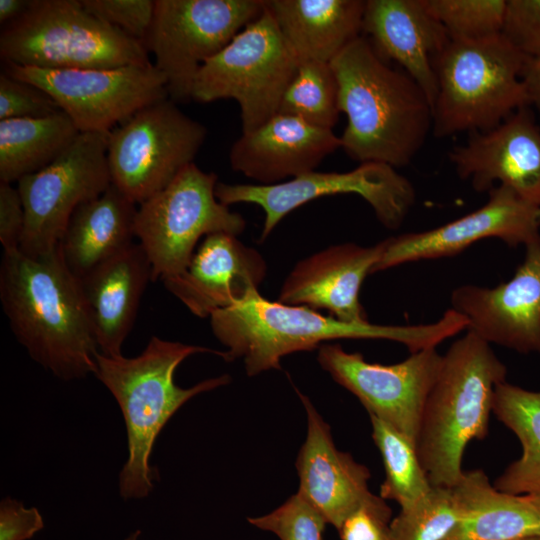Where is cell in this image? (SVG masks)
<instances>
[{
	"label": "cell",
	"instance_id": "8992f818",
	"mask_svg": "<svg viewBox=\"0 0 540 540\" xmlns=\"http://www.w3.org/2000/svg\"><path fill=\"white\" fill-rule=\"evenodd\" d=\"M528 61L502 33L449 39L434 61L433 134L488 131L529 106L522 78Z\"/></svg>",
	"mask_w": 540,
	"mask_h": 540
},
{
	"label": "cell",
	"instance_id": "8fae6325",
	"mask_svg": "<svg viewBox=\"0 0 540 540\" xmlns=\"http://www.w3.org/2000/svg\"><path fill=\"white\" fill-rule=\"evenodd\" d=\"M206 136V127L169 98L140 109L109 133L112 184L141 204L194 163Z\"/></svg>",
	"mask_w": 540,
	"mask_h": 540
},
{
	"label": "cell",
	"instance_id": "ac0fdd59",
	"mask_svg": "<svg viewBox=\"0 0 540 540\" xmlns=\"http://www.w3.org/2000/svg\"><path fill=\"white\" fill-rule=\"evenodd\" d=\"M448 157L458 176L475 191L504 185L540 208V123L529 106L493 129L469 133Z\"/></svg>",
	"mask_w": 540,
	"mask_h": 540
},
{
	"label": "cell",
	"instance_id": "7bdbcfd3",
	"mask_svg": "<svg viewBox=\"0 0 540 540\" xmlns=\"http://www.w3.org/2000/svg\"><path fill=\"white\" fill-rule=\"evenodd\" d=\"M140 535H141V531L135 530L132 533H130L125 540H138Z\"/></svg>",
	"mask_w": 540,
	"mask_h": 540
},
{
	"label": "cell",
	"instance_id": "d590c367",
	"mask_svg": "<svg viewBox=\"0 0 540 540\" xmlns=\"http://www.w3.org/2000/svg\"><path fill=\"white\" fill-rule=\"evenodd\" d=\"M60 110L54 99L41 88L4 71L0 74V120L41 118Z\"/></svg>",
	"mask_w": 540,
	"mask_h": 540
},
{
	"label": "cell",
	"instance_id": "6da1fadb",
	"mask_svg": "<svg viewBox=\"0 0 540 540\" xmlns=\"http://www.w3.org/2000/svg\"><path fill=\"white\" fill-rule=\"evenodd\" d=\"M213 335L225 347L221 356L241 359L248 376L279 369L281 359L300 351L318 349L338 339H378L403 344L410 353L436 348L467 329V319L448 309L436 322L419 325L349 323L302 305H288L252 290L236 304L210 317Z\"/></svg>",
	"mask_w": 540,
	"mask_h": 540
},
{
	"label": "cell",
	"instance_id": "5b68a950",
	"mask_svg": "<svg viewBox=\"0 0 540 540\" xmlns=\"http://www.w3.org/2000/svg\"><path fill=\"white\" fill-rule=\"evenodd\" d=\"M506 375L490 344L469 330L442 355L416 443L431 486L452 488L459 481L468 443L488 435L494 391Z\"/></svg>",
	"mask_w": 540,
	"mask_h": 540
},
{
	"label": "cell",
	"instance_id": "ab89813d",
	"mask_svg": "<svg viewBox=\"0 0 540 540\" xmlns=\"http://www.w3.org/2000/svg\"><path fill=\"white\" fill-rule=\"evenodd\" d=\"M25 211L17 188L0 181V241L4 251L19 249Z\"/></svg>",
	"mask_w": 540,
	"mask_h": 540
},
{
	"label": "cell",
	"instance_id": "836d02e7",
	"mask_svg": "<svg viewBox=\"0 0 540 540\" xmlns=\"http://www.w3.org/2000/svg\"><path fill=\"white\" fill-rule=\"evenodd\" d=\"M256 528L280 540H322L327 522L298 493L272 512L248 518Z\"/></svg>",
	"mask_w": 540,
	"mask_h": 540
},
{
	"label": "cell",
	"instance_id": "b9f144b4",
	"mask_svg": "<svg viewBox=\"0 0 540 540\" xmlns=\"http://www.w3.org/2000/svg\"><path fill=\"white\" fill-rule=\"evenodd\" d=\"M33 0H0V22L8 24L21 17L32 5Z\"/></svg>",
	"mask_w": 540,
	"mask_h": 540
},
{
	"label": "cell",
	"instance_id": "277c9868",
	"mask_svg": "<svg viewBox=\"0 0 540 540\" xmlns=\"http://www.w3.org/2000/svg\"><path fill=\"white\" fill-rule=\"evenodd\" d=\"M206 352L221 356V351L152 336L136 357H108L96 353L95 376L114 396L126 425L128 458L119 474V492L123 499L145 498L153 490L158 471L150 465L151 452L174 413L196 395L230 383L227 374L189 388L175 383L178 366L189 356Z\"/></svg>",
	"mask_w": 540,
	"mask_h": 540
},
{
	"label": "cell",
	"instance_id": "d4e9b609",
	"mask_svg": "<svg viewBox=\"0 0 540 540\" xmlns=\"http://www.w3.org/2000/svg\"><path fill=\"white\" fill-rule=\"evenodd\" d=\"M451 490L458 518L444 540L540 536V510L532 494L500 491L481 469L464 471Z\"/></svg>",
	"mask_w": 540,
	"mask_h": 540
},
{
	"label": "cell",
	"instance_id": "60d3db41",
	"mask_svg": "<svg viewBox=\"0 0 540 540\" xmlns=\"http://www.w3.org/2000/svg\"><path fill=\"white\" fill-rule=\"evenodd\" d=\"M522 78L526 87L529 106L532 105L535 108L540 123V60H529Z\"/></svg>",
	"mask_w": 540,
	"mask_h": 540
},
{
	"label": "cell",
	"instance_id": "52a82bcc",
	"mask_svg": "<svg viewBox=\"0 0 540 540\" xmlns=\"http://www.w3.org/2000/svg\"><path fill=\"white\" fill-rule=\"evenodd\" d=\"M146 46L89 13L79 0H33L4 25V63L40 69H107L147 64Z\"/></svg>",
	"mask_w": 540,
	"mask_h": 540
},
{
	"label": "cell",
	"instance_id": "7a4b0ae2",
	"mask_svg": "<svg viewBox=\"0 0 540 540\" xmlns=\"http://www.w3.org/2000/svg\"><path fill=\"white\" fill-rule=\"evenodd\" d=\"M0 299L11 330L34 361L64 381L95 375L99 350L89 307L59 245L38 257L3 251Z\"/></svg>",
	"mask_w": 540,
	"mask_h": 540
},
{
	"label": "cell",
	"instance_id": "9a60e30c",
	"mask_svg": "<svg viewBox=\"0 0 540 540\" xmlns=\"http://www.w3.org/2000/svg\"><path fill=\"white\" fill-rule=\"evenodd\" d=\"M317 361L359 399L369 416L391 426L416 448L424 405L442 362L436 348L384 365L370 363L361 353L347 352L340 344L325 343L318 348Z\"/></svg>",
	"mask_w": 540,
	"mask_h": 540
},
{
	"label": "cell",
	"instance_id": "7c38bea8",
	"mask_svg": "<svg viewBox=\"0 0 540 540\" xmlns=\"http://www.w3.org/2000/svg\"><path fill=\"white\" fill-rule=\"evenodd\" d=\"M215 194L227 206L251 203L263 209L265 218L260 241L265 240L291 211L324 196L359 195L389 230L401 227L416 201L412 183L396 168L378 162L360 163L346 172L314 170L272 185L218 182Z\"/></svg>",
	"mask_w": 540,
	"mask_h": 540
},
{
	"label": "cell",
	"instance_id": "8d00e7d4",
	"mask_svg": "<svg viewBox=\"0 0 540 540\" xmlns=\"http://www.w3.org/2000/svg\"><path fill=\"white\" fill-rule=\"evenodd\" d=\"M501 33L528 60H540V0H506Z\"/></svg>",
	"mask_w": 540,
	"mask_h": 540
},
{
	"label": "cell",
	"instance_id": "4dcf8cb0",
	"mask_svg": "<svg viewBox=\"0 0 540 540\" xmlns=\"http://www.w3.org/2000/svg\"><path fill=\"white\" fill-rule=\"evenodd\" d=\"M278 113L331 129L340 114L339 87L330 63L302 60L286 89Z\"/></svg>",
	"mask_w": 540,
	"mask_h": 540
},
{
	"label": "cell",
	"instance_id": "3957f363",
	"mask_svg": "<svg viewBox=\"0 0 540 540\" xmlns=\"http://www.w3.org/2000/svg\"><path fill=\"white\" fill-rule=\"evenodd\" d=\"M347 118L341 148L360 163L407 166L433 128L432 104L403 70L389 66L360 36L331 62Z\"/></svg>",
	"mask_w": 540,
	"mask_h": 540
},
{
	"label": "cell",
	"instance_id": "f546056e",
	"mask_svg": "<svg viewBox=\"0 0 540 540\" xmlns=\"http://www.w3.org/2000/svg\"><path fill=\"white\" fill-rule=\"evenodd\" d=\"M372 438L380 451L385 480L380 497L393 500L401 510L412 507L432 488L415 446L382 420L370 416Z\"/></svg>",
	"mask_w": 540,
	"mask_h": 540
},
{
	"label": "cell",
	"instance_id": "83f0119b",
	"mask_svg": "<svg viewBox=\"0 0 540 540\" xmlns=\"http://www.w3.org/2000/svg\"><path fill=\"white\" fill-rule=\"evenodd\" d=\"M80 131L62 110L41 118L0 120V181L17 182L51 164Z\"/></svg>",
	"mask_w": 540,
	"mask_h": 540
},
{
	"label": "cell",
	"instance_id": "d6a6232c",
	"mask_svg": "<svg viewBox=\"0 0 540 540\" xmlns=\"http://www.w3.org/2000/svg\"><path fill=\"white\" fill-rule=\"evenodd\" d=\"M451 488L433 487L390 522L388 540H444L457 522Z\"/></svg>",
	"mask_w": 540,
	"mask_h": 540
},
{
	"label": "cell",
	"instance_id": "f6af8a7d",
	"mask_svg": "<svg viewBox=\"0 0 540 540\" xmlns=\"http://www.w3.org/2000/svg\"><path fill=\"white\" fill-rule=\"evenodd\" d=\"M531 494L534 496L535 501H536V503H537V505L539 507V510H540V491L535 492V493H531Z\"/></svg>",
	"mask_w": 540,
	"mask_h": 540
},
{
	"label": "cell",
	"instance_id": "44dd1931",
	"mask_svg": "<svg viewBox=\"0 0 540 540\" xmlns=\"http://www.w3.org/2000/svg\"><path fill=\"white\" fill-rule=\"evenodd\" d=\"M385 240L373 246L343 243L299 261L284 280L278 301L324 309L349 323L369 322L359 298L363 281L380 261Z\"/></svg>",
	"mask_w": 540,
	"mask_h": 540
},
{
	"label": "cell",
	"instance_id": "30bf717a",
	"mask_svg": "<svg viewBox=\"0 0 540 540\" xmlns=\"http://www.w3.org/2000/svg\"><path fill=\"white\" fill-rule=\"evenodd\" d=\"M263 10L264 0H156L145 46L169 99L190 101L200 68Z\"/></svg>",
	"mask_w": 540,
	"mask_h": 540
},
{
	"label": "cell",
	"instance_id": "5bb4252c",
	"mask_svg": "<svg viewBox=\"0 0 540 540\" xmlns=\"http://www.w3.org/2000/svg\"><path fill=\"white\" fill-rule=\"evenodd\" d=\"M4 72L47 92L80 133L109 132L140 109L169 98L150 62L107 69H40L4 63Z\"/></svg>",
	"mask_w": 540,
	"mask_h": 540
},
{
	"label": "cell",
	"instance_id": "cb8c5ba5",
	"mask_svg": "<svg viewBox=\"0 0 540 540\" xmlns=\"http://www.w3.org/2000/svg\"><path fill=\"white\" fill-rule=\"evenodd\" d=\"M81 280L99 353L122 356L142 295L152 281L151 263L138 243L104 262Z\"/></svg>",
	"mask_w": 540,
	"mask_h": 540
},
{
	"label": "cell",
	"instance_id": "f35d334b",
	"mask_svg": "<svg viewBox=\"0 0 540 540\" xmlns=\"http://www.w3.org/2000/svg\"><path fill=\"white\" fill-rule=\"evenodd\" d=\"M44 528L37 508H26L11 497L0 503V540H29Z\"/></svg>",
	"mask_w": 540,
	"mask_h": 540
},
{
	"label": "cell",
	"instance_id": "4316f807",
	"mask_svg": "<svg viewBox=\"0 0 540 540\" xmlns=\"http://www.w3.org/2000/svg\"><path fill=\"white\" fill-rule=\"evenodd\" d=\"M264 1L300 61L330 63L361 36L366 1Z\"/></svg>",
	"mask_w": 540,
	"mask_h": 540
},
{
	"label": "cell",
	"instance_id": "2e32d148",
	"mask_svg": "<svg viewBox=\"0 0 540 540\" xmlns=\"http://www.w3.org/2000/svg\"><path fill=\"white\" fill-rule=\"evenodd\" d=\"M488 195L483 206L444 225L385 239L374 273L405 263L452 257L488 238L499 239L509 247L540 241L539 207L504 185H496Z\"/></svg>",
	"mask_w": 540,
	"mask_h": 540
},
{
	"label": "cell",
	"instance_id": "f1b7e54d",
	"mask_svg": "<svg viewBox=\"0 0 540 540\" xmlns=\"http://www.w3.org/2000/svg\"><path fill=\"white\" fill-rule=\"evenodd\" d=\"M492 412L522 445L521 457L504 470L494 486L518 495L540 491V391L504 381L495 388Z\"/></svg>",
	"mask_w": 540,
	"mask_h": 540
},
{
	"label": "cell",
	"instance_id": "603a6c76",
	"mask_svg": "<svg viewBox=\"0 0 540 540\" xmlns=\"http://www.w3.org/2000/svg\"><path fill=\"white\" fill-rule=\"evenodd\" d=\"M362 31L385 61L397 62L421 87L433 108L434 61L450 38L424 0H367Z\"/></svg>",
	"mask_w": 540,
	"mask_h": 540
},
{
	"label": "cell",
	"instance_id": "ba28073f",
	"mask_svg": "<svg viewBox=\"0 0 540 540\" xmlns=\"http://www.w3.org/2000/svg\"><path fill=\"white\" fill-rule=\"evenodd\" d=\"M299 64L264 1L261 15L200 68L192 99L201 103L235 100L242 133H247L279 112Z\"/></svg>",
	"mask_w": 540,
	"mask_h": 540
},
{
	"label": "cell",
	"instance_id": "d6986e66",
	"mask_svg": "<svg viewBox=\"0 0 540 540\" xmlns=\"http://www.w3.org/2000/svg\"><path fill=\"white\" fill-rule=\"evenodd\" d=\"M297 394L307 417L306 438L296 460L297 493L338 531L356 510L384 499L370 492L369 469L337 449L329 425L307 396Z\"/></svg>",
	"mask_w": 540,
	"mask_h": 540
},
{
	"label": "cell",
	"instance_id": "1f68e13d",
	"mask_svg": "<svg viewBox=\"0 0 540 540\" xmlns=\"http://www.w3.org/2000/svg\"><path fill=\"white\" fill-rule=\"evenodd\" d=\"M450 39L477 40L501 33L506 0H424Z\"/></svg>",
	"mask_w": 540,
	"mask_h": 540
},
{
	"label": "cell",
	"instance_id": "9c48e42d",
	"mask_svg": "<svg viewBox=\"0 0 540 540\" xmlns=\"http://www.w3.org/2000/svg\"><path fill=\"white\" fill-rule=\"evenodd\" d=\"M217 175L195 163L186 166L164 189L139 204L135 235L152 267V281L181 274L201 237L240 235L246 221L215 194Z\"/></svg>",
	"mask_w": 540,
	"mask_h": 540
},
{
	"label": "cell",
	"instance_id": "ffe728a7",
	"mask_svg": "<svg viewBox=\"0 0 540 540\" xmlns=\"http://www.w3.org/2000/svg\"><path fill=\"white\" fill-rule=\"evenodd\" d=\"M266 273L259 251L219 232L204 238L181 274L162 282L193 315L209 318L259 289Z\"/></svg>",
	"mask_w": 540,
	"mask_h": 540
},
{
	"label": "cell",
	"instance_id": "7402d4cb",
	"mask_svg": "<svg viewBox=\"0 0 540 540\" xmlns=\"http://www.w3.org/2000/svg\"><path fill=\"white\" fill-rule=\"evenodd\" d=\"M341 148L333 130L277 113L260 127L242 133L229 152L231 168L259 185H272L314 171Z\"/></svg>",
	"mask_w": 540,
	"mask_h": 540
},
{
	"label": "cell",
	"instance_id": "74e56055",
	"mask_svg": "<svg viewBox=\"0 0 540 540\" xmlns=\"http://www.w3.org/2000/svg\"><path fill=\"white\" fill-rule=\"evenodd\" d=\"M392 511L384 500L352 513L338 530L341 540H388Z\"/></svg>",
	"mask_w": 540,
	"mask_h": 540
},
{
	"label": "cell",
	"instance_id": "4fadbf2b",
	"mask_svg": "<svg viewBox=\"0 0 540 540\" xmlns=\"http://www.w3.org/2000/svg\"><path fill=\"white\" fill-rule=\"evenodd\" d=\"M109 132H83L51 164L17 181L25 211L19 250L38 257L54 251L75 209L112 184Z\"/></svg>",
	"mask_w": 540,
	"mask_h": 540
},
{
	"label": "cell",
	"instance_id": "ee69618b",
	"mask_svg": "<svg viewBox=\"0 0 540 540\" xmlns=\"http://www.w3.org/2000/svg\"><path fill=\"white\" fill-rule=\"evenodd\" d=\"M515 540H540V536H526Z\"/></svg>",
	"mask_w": 540,
	"mask_h": 540
},
{
	"label": "cell",
	"instance_id": "484cf974",
	"mask_svg": "<svg viewBox=\"0 0 540 540\" xmlns=\"http://www.w3.org/2000/svg\"><path fill=\"white\" fill-rule=\"evenodd\" d=\"M136 203L111 184L73 212L59 248L69 270L82 279L134 244Z\"/></svg>",
	"mask_w": 540,
	"mask_h": 540
},
{
	"label": "cell",
	"instance_id": "e0dca14e",
	"mask_svg": "<svg viewBox=\"0 0 540 540\" xmlns=\"http://www.w3.org/2000/svg\"><path fill=\"white\" fill-rule=\"evenodd\" d=\"M450 303L467 319V330L487 343L540 355V241L525 246L508 281L493 288L461 285Z\"/></svg>",
	"mask_w": 540,
	"mask_h": 540
},
{
	"label": "cell",
	"instance_id": "e575fe53",
	"mask_svg": "<svg viewBox=\"0 0 540 540\" xmlns=\"http://www.w3.org/2000/svg\"><path fill=\"white\" fill-rule=\"evenodd\" d=\"M81 2L89 13L145 45L153 21L155 1L81 0Z\"/></svg>",
	"mask_w": 540,
	"mask_h": 540
}]
</instances>
